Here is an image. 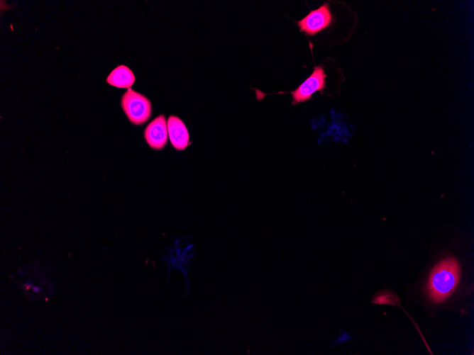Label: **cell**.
<instances>
[{"instance_id": "277c9868", "label": "cell", "mask_w": 474, "mask_h": 355, "mask_svg": "<svg viewBox=\"0 0 474 355\" xmlns=\"http://www.w3.org/2000/svg\"><path fill=\"white\" fill-rule=\"evenodd\" d=\"M333 15L329 5L325 3L318 9L311 11L303 18L297 21L300 31L309 36H313L329 27L333 22Z\"/></svg>"}, {"instance_id": "3957f363", "label": "cell", "mask_w": 474, "mask_h": 355, "mask_svg": "<svg viewBox=\"0 0 474 355\" xmlns=\"http://www.w3.org/2000/svg\"><path fill=\"white\" fill-rule=\"evenodd\" d=\"M324 69L322 65L314 66L311 75L307 78L295 90L291 91L292 105H297L310 100L316 91L322 92L326 88Z\"/></svg>"}, {"instance_id": "6da1fadb", "label": "cell", "mask_w": 474, "mask_h": 355, "mask_svg": "<svg viewBox=\"0 0 474 355\" xmlns=\"http://www.w3.org/2000/svg\"><path fill=\"white\" fill-rule=\"evenodd\" d=\"M460 276L459 263L453 257L446 258L435 265L426 285L430 300L439 303L446 300L456 288Z\"/></svg>"}, {"instance_id": "8992f818", "label": "cell", "mask_w": 474, "mask_h": 355, "mask_svg": "<svg viewBox=\"0 0 474 355\" xmlns=\"http://www.w3.org/2000/svg\"><path fill=\"white\" fill-rule=\"evenodd\" d=\"M167 132L172 145L177 150H184L189 145L188 130L178 117L171 115L167 121Z\"/></svg>"}, {"instance_id": "52a82bcc", "label": "cell", "mask_w": 474, "mask_h": 355, "mask_svg": "<svg viewBox=\"0 0 474 355\" xmlns=\"http://www.w3.org/2000/svg\"><path fill=\"white\" fill-rule=\"evenodd\" d=\"M133 72L125 65H120L113 69L106 78V82L117 88L129 89L135 82Z\"/></svg>"}, {"instance_id": "9c48e42d", "label": "cell", "mask_w": 474, "mask_h": 355, "mask_svg": "<svg viewBox=\"0 0 474 355\" xmlns=\"http://www.w3.org/2000/svg\"><path fill=\"white\" fill-rule=\"evenodd\" d=\"M40 287L39 286H33V291L35 293H38L40 291Z\"/></svg>"}, {"instance_id": "ba28073f", "label": "cell", "mask_w": 474, "mask_h": 355, "mask_svg": "<svg viewBox=\"0 0 474 355\" xmlns=\"http://www.w3.org/2000/svg\"><path fill=\"white\" fill-rule=\"evenodd\" d=\"M23 286H24L26 289H29V288H33V284L32 283H31L30 281H27V282L23 285Z\"/></svg>"}, {"instance_id": "7a4b0ae2", "label": "cell", "mask_w": 474, "mask_h": 355, "mask_svg": "<svg viewBox=\"0 0 474 355\" xmlns=\"http://www.w3.org/2000/svg\"><path fill=\"white\" fill-rule=\"evenodd\" d=\"M121 106L129 121L134 125L143 124L152 114L150 101L131 88L122 96Z\"/></svg>"}, {"instance_id": "5b68a950", "label": "cell", "mask_w": 474, "mask_h": 355, "mask_svg": "<svg viewBox=\"0 0 474 355\" xmlns=\"http://www.w3.org/2000/svg\"><path fill=\"white\" fill-rule=\"evenodd\" d=\"M167 125L164 115L153 119L144 130V138L148 145L156 150H162L167 142Z\"/></svg>"}]
</instances>
